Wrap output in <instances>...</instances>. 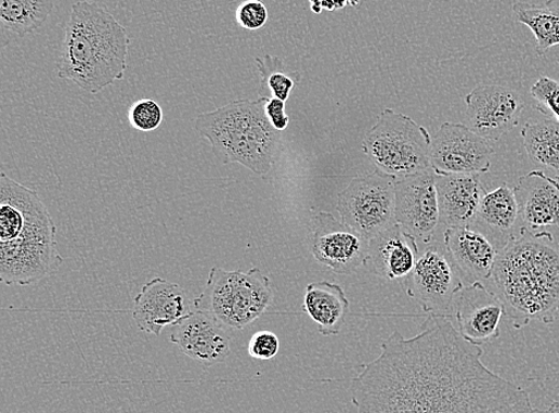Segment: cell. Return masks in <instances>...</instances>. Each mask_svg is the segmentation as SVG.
<instances>
[{"mask_svg":"<svg viewBox=\"0 0 559 413\" xmlns=\"http://www.w3.org/2000/svg\"><path fill=\"white\" fill-rule=\"evenodd\" d=\"M465 103L467 127L490 141L510 133L526 106L516 90L501 85H479L466 96Z\"/></svg>","mask_w":559,"mask_h":413,"instance_id":"cell-13","label":"cell"},{"mask_svg":"<svg viewBox=\"0 0 559 413\" xmlns=\"http://www.w3.org/2000/svg\"><path fill=\"white\" fill-rule=\"evenodd\" d=\"M170 340L204 367L225 363L230 353L228 328L198 309L174 326Z\"/></svg>","mask_w":559,"mask_h":413,"instance_id":"cell-16","label":"cell"},{"mask_svg":"<svg viewBox=\"0 0 559 413\" xmlns=\"http://www.w3.org/2000/svg\"><path fill=\"white\" fill-rule=\"evenodd\" d=\"M56 7V0H0V22L5 31L20 37L43 27Z\"/></svg>","mask_w":559,"mask_h":413,"instance_id":"cell-24","label":"cell"},{"mask_svg":"<svg viewBox=\"0 0 559 413\" xmlns=\"http://www.w3.org/2000/svg\"><path fill=\"white\" fill-rule=\"evenodd\" d=\"M522 137L524 148L533 163L559 172L558 122H528L523 128Z\"/></svg>","mask_w":559,"mask_h":413,"instance_id":"cell-25","label":"cell"},{"mask_svg":"<svg viewBox=\"0 0 559 413\" xmlns=\"http://www.w3.org/2000/svg\"><path fill=\"white\" fill-rule=\"evenodd\" d=\"M311 252L335 274L349 275L369 262L370 239L326 212L314 217Z\"/></svg>","mask_w":559,"mask_h":413,"instance_id":"cell-12","label":"cell"},{"mask_svg":"<svg viewBox=\"0 0 559 413\" xmlns=\"http://www.w3.org/2000/svg\"><path fill=\"white\" fill-rule=\"evenodd\" d=\"M419 252L418 241L396 224L370 239L369 261L376 275L400 280L412 274Z\"/></svg>","mask_w":559,"mask_h":413,"instance_id":"cell-20","label":"cell"},{"mask_svg":"<svg viewBox=\"0 0 559 413\" xmlns=\"http://www.w3.org/2000/svg\"><path fill=\"white\" fill-rule=\"evenodd\" d=\"M558 184H559V176L557 177Z\"/></svg>","mask_w":559,"mask_h":413,"instance_id":"cell-33","label":"cell"},{"mask_svg":"<svg viewBox=\"0 0 559 413\" xmlns=\"http://www.w3.org/2000/svg\"><path fill=\"white\" fill-rule=\"evenodd\" d=\"M512 9L516 21L535 35L540 57L559 45V0H546L540 5L520 2Z\"/></svg>","mask_w":559,"mask_h":413,"instance_id":"cell-23","label":"cell"},{"mask_svg":"<svg viewBox=\"0 0 559 413\" xmlns=\"http://www.w3.org/2000/svg\"><path fill=\"white\" fill-rule=\"evenodd\" d=\"M187 293L177 283L154 278L135 296L133 318L141 331L160 335L191 314Z\"/></svg>","mask_w":559,"mask_h":413,"instance_id":"cell-15","label":"cell"},{"mask_svg":"<svg viewBox=\"0 0 559 413\" xmlns=\"http://www.w3.org/2000/svg\"><path fill=\"white\" fill-rule=\"evenodd\" d=\"M255 62L260 76H262L260 92H267L269 98L275 97L287 102L295 84L300 81V75L297 72L290 73L280 58L271 55L255 58Z\"/></svg>","mask_w":559,"mask_h":413,"instance_id":"cell-26","label":"cell"},{"mask_svg":"<svg viewBox=\"0 0 559 413\" xmlns=\"http://www.w3.org/2000/svg\"><path fill=\"white\" fill-rule=\"evenodd\" d=\"M396 178L377 169L359 176L337 197L342 222L372 239L395 226Z\"/></svg>","mask_w":559,"mask_h":413,"instance_id":"cell-8","label":"cell"},{"mask_svg":"<svg viewBox=\"0 0 559 413\" xmlns=\"http://www.w3.org/2000/svg\"><path fill=\"white\" fill-rule=\"evenodd\" d=\"M130 125L140 132H153L163 122L162 107L153 99H140L130 107L128 113Z\"/></svg>","mask_w":559,"mask_h":413,"instance_id":"cell-27","label":"cell"},{"mask_svg":"<svg viewBox=\"0 0 559 413\" xmlns=\"http://www.w3.org/2000/svg\"><path fill=\"white\" fill-rule=\"evenodd\" d=\"M520 217L519 203L514 189L502 185L487 192L480 201L478 214L472 227L483 232L501 250L500 237L509 235Z\"/></svg>","mask_w":559,"mask_h":413,"instance_id":"cell-22","label":"cell"},{"mask_svg":"<svg viewBox=\"0 0 559 413\" xmlns=\"http://www.w3.org/2000/svg\"><path fill=\"white\" fill-rule=\"evenodd\" d=\"M544 413H559V402H554Z\"/></svg>","mask_w":559,"mask_h":413,"instance_id":"cell-32","label":"cell"},{"mask_svg":"<svg viewBox=\"0 0 559 413\" xmlns=\"http://www.w3.org/2000/svg\"><path fill=\"white\" fill-rule=\"evenodd\" d=\"M247 351L252 358L270 361L280 353V339L271 331H259L252 335Z\"/></svg>","mask_w":559,"mask_h":413,"instance_id":"cell-30","label":"cell"},{"mask_svg":"<svg viewBox=\"0 0 559 413\" xmlns=\"http://www.w3.org/2000/svg\"><path fill=\"white\" fill-rule=\"evenodd\" d=\"M432 138L405 114L383 110L362 140V151L377 169L403 178L432 169Z\"/></svg>","mask_w":559,"mask_h":413,"instance_id":"cell-7","label":"cell"},{"mask_svg":"<svg viewBox=\"0 0 559 413\" xmlns=\"http://www.w3.org/2000/svg\"><path fill=\"white\" fill-rule=\"evenodd\" d=\"M236 19L242 30L259 31L265 27L269 11L260 0H245L237 9Z\"/></svg>","mask_w":559,"mask_h":413,"instance_id":"cell-29","label":"cell"},{"mask_svg":"<svg viewBox=\"0 0 559 413\" xmlns=\"http://www.w3.org/2000/svg\"><path fill=\"white\" fill-rule=\"evenodd\" d=\"M423 245L409 275L408 294L428 315L453 318L454 302L465 286L444 241L437 239Z\"/></svg>","mask_w":559,"mask_h":413,"instance_id":"cell-9","label":"cell"},{"mask_svg":"<svg viewBox=\"0 0 559 413\" xmlns=\"http://www.w3.org/2000/svg\"><path fill=\"white\" fill-rule=\"evenodd\" d=\"M265 113L269 121L278 132L289 126V116L285 113V102L275 97H267Z\"/></svg>","mask_w":559,"mask_h":413,"instance_id":"cell-31","label":"cell"},{"mask_svg":"<svg viewBox=\"0 0 559 413\" xmlns=\"http://www.w3.org/2000/svg\"><path fill=\"white\" fill-rule=\"evenodd\" d=\"M531 96L538 111L559 123V81L542 75L531 87Z\"/></svg>","mask_w":559,"mask_h":413,"instance_id":"cell-28","label":"cell"},{"mask_svg":"<svg viewBox=\"0 0 559 413\" xmlns=\"http://www.w3.org/2000/svg\"><path fill=\"white\" fill-rule=\"evenodd\" d=\"M304 311L317 322L319 332L330 338L344 327L349 303L340 285L316 282L306 288Z\"/></svg>","mask_w":559,"mask_h":413,"instance_id":"cell-21","label":"cell"},{"mask_svg":"<svg viewBox=\"0 0 559 413\" xmlns=\"http://www.w3.org/2000/svg\"><path fill=\"white\" fill-rule=\"evenodd\" d=\"M267 97L241 99L198 116L194 128L225 164L239 163L259 176L275 163L281 135L265 113Z\"/></svg>","mask_w":559,"mask_h":413,"instance_id":"cell-5","label":"cell"},{"mask_svg":"<svg viewBox=\"0 0 559 413\" xmlns=\"http://www.w3.org/2000/svg\"><path fill=\"white\" fill-rule=\"evenodd\" d=\"M433 169L396 179V223L419 245L435 239L440 223Z\"/></svg>","mask_w":559,"mask_h":413,"instance_id":"cell-11","label":"cell"},{"mask_svg":"<svg viewBox=\"0 0 559 413\" xmlns=\"http://www.w3.org/2000/svg\"><path fill=\"white\" fill-rule=\"evenodd\" d=\"M489 281L514 329L559 319V243L549 232L520 228L500 250Z\"/></svg>","mask_w":559,"mask_h":413,"instance_id":"cell-2","label":"cell"},{"mask_svg":"<svg viewBox=\"0 0 559 413\" xmlns=\"http://www.w3.org/2000/svg\"><path fill=\"white\" fill-rule=\"evenodd\" d=\"M272 300L271 281L258 268L242 273L213 267L193 306L228 329L243 330L266 311Z\"/></svg>","mask_w":559,"mask_h":413,"instance_id":"cell-6","label":"cell"},{"mask_svg":"<svg viewBox=\"0 0 559 413\" xmlns=\"http://www.w3.org/2000/svg\"><path fill=\"white\" fill-rule=\"evenodd\" d=\"M444 244L465 286L489 281L500 249L483 232L472 226L447 228Z\"/></svg>","mask_w":559,"mask_h":413,"instance_id":"cell-17","label":"cell"},{"mask_svg":"<svg viewBox=\"0 0 559 413\" xmlns=\"http://www.w3.org/2000/svg\"><path fill=\"white\" fill-rule=\"evenodd\" d=\"M490 140L462 123L441 125L432 139L431 165L437 175H480L489 172Z\"/></svg>","mask_w":559,"mask_h":413,"instance_id":"cell-10","label":"cell"},{"mask_svg":"<svg viewBox=\"0 0 559 413\" xmlns=\"http://www.w3.org/2000/svg\"><path fill=\"white\" fill-rule=\"evenodd\" d=\"M130 38L124 25L96 2L72 5L58 59V76L98 94L122 81Z\"/></svg>","mask_w":559,"mask_h":413,"instance_id":"cell-4","label":"cell"},{"mask_svg":"<svg viewBox=\"0 0 559 413\" xmlns=\"http://www.w3.org/2000/svg\"><path fill=\"white\" fill-rule=\"evenodd\" d=\"M63 263L57 226L38 192L0 175V278L29 286Z\"/></svg>","mask_w":559,"mask_h":413,"instance_id":"cell-3","label":"cell"},{"mask_svg":"<svg viewBox=\"0 0 559 413\" xmlns=\"http://www.w3.org/2000/svg\"><path fill=\"white\" fill-rule=\"evenodd\" d=\"M504 307L484 282L466 285L454 302L453 318L466 341L483 346L500 338Z\"/></svg>","mask_w":559,"mask_h":413,"instance_id":"cell-14","label":"cell"},{"mask_svg":"<svg viewBox=\"0 0 559 413\" xmlns=\"http://www.w3.org/2000/svg\"><path fill=\"white\" fill-rule=\"evenodd\" d=\"M452 318L428 315L412 339L395 330L350 381L356 413H544L489 369Z\"/></svg>","mask_w":559,"mask_h":413,"instance_id":"cell-1","label":"cell"},{"mask_svg":"<svg viewBox=\"0 0 559 413\" xmlns=\"http://www.w3.org/2000/svg\"><path fill=\"white\" fill-rule=\"evenodd\" d=\"M440 223L448 228L472 226L487 191L479 175H437Z\"/></svg>","mask_w":559,"mask_h":413,"instance_id":"cell-18","label":"cell"},{"mask_svg":"<svg viewBox=\"0 0 559 413\" xmlns=\"http://www.w3.org/2000/svg\"><path fill=\"white\" fill-rule=\"evenodd\" d=\"M520 217L532 231L559 226V184L557 178L535 170L520 177L514 188Z\"/></svg>","mask_w":559,"mask_h":413,"instance_id":"cell-19","label":"cell"}]
</instances>
